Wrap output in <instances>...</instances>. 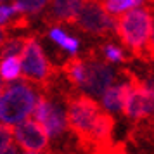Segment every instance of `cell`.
I'll use <instances>...</instances> for the list:
<instances>
[{"label":"cell","instance_id":"ffe728a7","mask_svg":"<svg viewBox=\"0 0 154 154\" xmlns=\"http://www.w3.org/2000/svg\"><path fill=\"white\" fill-rule=\"evenodd\" d=\"M144 61H154V12H152V33H151V40H149V45H147Z\"/></svg>","mask_w":154,"mask_h":154},{"label":"cell","instance_id":"30bf717a","mask_svg":"<svg viewBox=\"0 0 154 154\" xmlns=\"http://www.w3.org/2000/svg\"><path fill=\"white\" fill-rule=\"evenodd\" d=\"M83 0H50L47 21L50 24H75Z\"/></svg>","mask_w":154,"mask_h":154},{"label":"cell","instance_id":"277c9868","mask_svg":"<svg viewBox=\"0 0 154 154\" xmlns=\"http://www.w3.org/2000/svg\"><path fill=\"white\" fill-rule=\"evenodd\" d=\"M21 68L26 82L43 87V88L49 87L56 75V69L50 66L42 45L35 36H28L26 40V45L21 52Z\"/></svg>","mask_w":154,"mask_h":154},{"label":"cell","instance_id":"ba28073f","mask_svg":"<svg viewBox=\"0 0 154 154\" xmlns=\"http://www.w3.org/2000/svg\"><path fill=\"white\" fill-rule=\"evenodd\" d=\"M14 130V139L16 144L21 147L23 151L29 152H45L49 149L50 137L49 132L45 130V126L38 119H24L21 123L12 126Z\"/></svg>","mask_w":154,"mask_h":154},{"label":"cell","instance_id":"3957f363","mask_svg":"<svg viewBox=\"0 0 154 154\" xmlns=\"http://www.w3.org/2000/svg\"><path fill=\"white\" fill-rule=\"evenodd\" d=\"M64 100H66V114H68L69 130L78 140V144H82L94 128L102 109L97 100L85 92L68 94Z\"/></svg>","mask_w":154,"mask_h":154},{"label":"cell","instance_id":"2e32d148","mask_svg":"<svg viewBox=\"0 0 154 154\" xmlns=\"http://www.w3.org/2000/svg\"><path fill=\"white\" fill-rule=\"evenodd\" d=\"M12 4L19 9V12H23V14L36 16L49 5L50 0H12Z\"/></svg>","mask_w":154,"mask_h":154},{"label":"cell","instance_id":"8992f818","mask_svg":"<svg viewBox=\"0 0 154 154\" xmlns=\"http://www.w3.org/2000/svg\"><path fill=\"white\" fill-rule=\"evenodd\" d=\"M85 64H87V71H85V82L82 92L92 97H102L104 92L114 83L116 73L107 64V59L104 56H97L94 50L87 52Z\"/></svg>","mask_w":154,"mask_h":154},{"label":"cell","instance_id":"5b68a950","mask_svg":"<svg viewBox=\"0 0 154 154\" xmlns=\"http://www.w3.org/2000/svg\"><path fill=\"white\" fill-rule=\"evenodd\" d=\"M75 24L82 31L94 36L109 38L116 35V17L106 11L102 0H83Z\"/></svg>","mask_w":154,"mask_h":154},{"label":"cell","instance_id":"52a82bcc","mask_svg":"<svg viewBox=\"0 0 154 154\" xmlns=\"http://www.w3.org/2000/svg\"><path fill=\"white\" fill-rule=\"evenodd\" d=\"M128 76L132 80V88L126 95L123 112L126 118L139 123L154 114V90L151 87H147L146 82L137 78L133 73H128Z\"/></svg>","mask_w":154,"mask_h":154},{"label":"cell","instance_id":"9c48e42d","mask_svg":"<svg viewBox=\"0 0 154 154\" xmlns=\"http://www.w3.org/2000/svg\"><path fill=\"white\" fill-rule=\"evenodd\" d=\"M35 119H38L45 130L49 132V135L52 139H57L69 130V125H68V114L61 106L47 99V95H40L38 97V102H36L35 111Z\"/></svg>","mask_w":154,"mask_h":154},{"label":"cell","instance_id":"9a60e30c","mask_svg":"<svg viewBox=\"0 0 154 154\" xmlns=\"http://www.w3.org/2000/svg\"><path fill=\"white\" fill-rule=\"evenodd\" d=\"M28 36H4L2 40V56H21L23 49L26 45Z\"/></svg>","mask_w":154,"mask_h":154},{"label":"cell","instance_id":"d6986e66","mask_svg":"<svg viewBox=\"0 0 154 154\" xmlns=\"http://www.w3.org/2000/svg\"><path fill=\"white\" fill-rule=\"evenodd\" d=\"M144 121H146V123H140V121H139L140 125H142V133H144L147 139L154 144V119L147 118V119H144Z\"/></svg>","mask_w":154,"mask_h":154},{"label":"cell","instance_id":"7c38bea8","mask_svg":"<svg viewBox=\"0 0 154 154\" xmlns=\"http://www.w3.org/2000/svg\"><path fill=\"white\" fill-rule=\"evenodd\" d=\"M61 71H63V75L68 78V82H69L76 90H82L83 82H85V71H87L85 57H78V56L69 57V59L61 66Z\"/></svg>","mask_w":154,"mask_h":154},{"label":"cell","instance_id":"ac0fdd59","mask_svg":"<svg viewBox=\"0 0 154 154\" xmlns=\"http://www.w3.org/2000/svg\"><path fill=\"white\" fill-rule=\"evenodd\" d=\"M68 54H71V56H76V52H78V47H80V42H78L76 38H71V36H68L66 38V42L61 45Z\"/></svg>","mask_w":154,"mask_h":154},{"label":"cell","instance_id":"7a4b0ae2","mask_svg":"<svg viewBox=\"0 0 154 154\" xmlns=\"http://www.w3.org/2000/svg\"><path fill=\"white\" fill-rule=\"evenodd\" d=\"M38 97L35 90L24 82L4 83L0 94V119L2 125L14 126L21 123L35 111Z\"/></svg>","mask_w":154,"mask_h":154},{"label":"cell","instance_id":"e0dca14e","mask_svg":"<svg viewBox=\"0 0 154 154\" xmlns=\"http://www.w3.org/2000/svg\"><path fill=\"white\" fill-rule=\"evenodd\" d=\"M100 54L109 61V63H125L126 61V56L125 52L116 47L114 43H104L102 47H100Z\"/></svg>","mask_w":154,"mask_h":154},{"label":"cell","instance_id":"44dd1931","mask_svg":"<svg viewBox=\"0 0 154 154\" xmlns=\"http://www.w3.org/2000/svg\"><path fill=\"white\" fill-rule=\"evenodd\" d=\"M21 154H42V152H29V151H24V152H21Z\"/></svg>","mask_w":154,"mask_h":154},{"label":"cell","instance_id":"603a6c76","mask_svg":"<svg viewBox=\"0 0 154 154\" xmlns=\"http://www.w3.org/2000/svg\"><path fill=\"white\" fill-rule=\"evenodd\" d=\"M54 154H56V152H54Z\"/></svg>","mask_w":154,"mask_h":154},{"label":"cell","instance_id":"4fadbf2b","mask_svg":"<svg viewBox=\"0 0 154 154\" xmlns=\"http://www.w3.org/2000/svg\"><path fill=\"white\" fill-rule=\"evenodd\" d=\"M0 75L4 83L9 82H16L19 75H23L21 68V56H7L2 59V66H0Z\"/></svg>","mask_w":154,"mask_h":154},{"label":"cell","instance_id":"7402d4cb","mask_svg":"<svg viewBox=\"0 0 154 154\" xmlns=\"http://www.w3.org/2000/svg\"><path fill=\"white\" fill-rule=\"evenodd\" d=\"M149 2H154V0H149Z\"/></svg>","mask_w":154,"mask_h":154},{"label":"cell","instance_id":"5bb4252c","mask_svg":"<svg viewBox=\"0 0 154 154\" xmlns=\"http://www.w3.org/2000/svg\"><path fill=\"white\" fill-rule=\"evenodd\" d=\"M142 2H146V0H102V5L111 16L118 17V16L132 11V9L139 7Z\"/></svg>","mask_w":154,"mask_h":154},{"label":"cell","instance_id":"8fae6325","mask_svg":"<svg viewBox=\"0 0 154 154\" xmlns=\"http://www.w3.org/2000/svg\"><path fill=\"white\" fill-rule=\"evenodd\" d=\"M125 75H126V82H121V83H118V85H111V87L104 92V95L100 97L106 111H109V112L123 111L126 95H128V92L132 88V80H130V76H128L126 71H125Z\"/></svg>","mask_w":154,"mask_h":154},{"label":"cell","instance_id":"6da1fadb","mask_svg":"<svg viewBox=\"0 0 154 154\" xmlns=\"http://www.w3.org/2000/svg\"><path fill=\"white\" fill-rule=\"evenodd\" d=\"M152 33V14L147 7H135L116 17V36L132 52L144 59Z\"/></svg>","mask_w":154,"mask_h":154}]
</instances>
